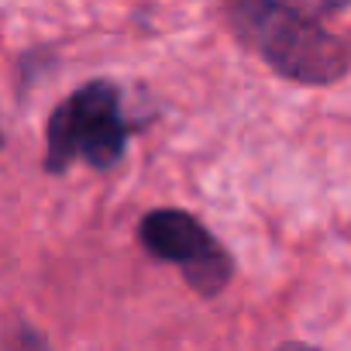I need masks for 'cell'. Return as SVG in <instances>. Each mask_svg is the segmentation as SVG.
I'll list each match as a JSON object with an SVG mask.
<instances>
[{
    "label": "cell",
    "instance_id": "277c9868",
    "mask_svg": "<svg viewBox=\"0 0 351 351\" xmlns=\"http://www.w3.org/2000/svg\"><path fill=\"white\" fill-rule=\"evenodd\" d=\"M293 4L300 8V11H306L310 18H327V14H337V11H344V8H351V0H293Z\"/></svg>",
    "mask_w": 351,
    "mask_h": 351
},
{
    "label": "cell",
    "instance_id": "3957f363",
    "mask_svg": "<svg viewBox=\"0 0 351 351\" xmlns=\"http://www.w3.org/2000/svg\"><path fill=\"white\" fill-rule=\"evenodd\" d=\"M138 241L152 258L180 265L186 286L204 300L221 296L234 279L231 252L190 210L180 207L148 210L138 224Z\"/></svg>",
    "mask_w": 351,
    "mask_h": 351
},
{
    "label": "cell",
    "instance_id": "6da1fadb",
    "mask_svg": "<svg viewBox=\"0 0 351 351\" xmlns=\"http://www.w3.org/2000/svg\"><path fill=\"white\" fill-rule=\"evenodd\" d=\"M234 38L276 76L300 86H334L351 73V45L293 0H224Z\"/></svg>",
    "mask_w": 351,
    "mask_h": 351
},
{
    "label": "cell",
    "instance_id": "5b68a950",
    "mask_svg": "<svg viewBox=\"0 0 351 351\" xmlns=\"http://www.w3.org/2000/svg\"><path fill=\"white\" fill-rule=\"evenodd\" d=\"M276 351H320V348H313V344H306V341H282Z\"/></svg>",
    "mask_w": 351,
    "mask_h": 351
},
{
    "label": "cell",
    "instance_id": "7a4b0ae2",
    "mask_svg": "<svg viewBox=\"0 0 351 351\" xmlns=\"http://www.w3.org/2000/svg\"><path fill=\"white\" fill-rule=\"evenodd\" d=\"M134 124L124 117L121 90L110 80H90L73 90L45 128V172H66L73 162L110 169L121 162Z\"/></svg>",
    "mask_w": 351,
    "mask_h": 351
}]
</instances>
